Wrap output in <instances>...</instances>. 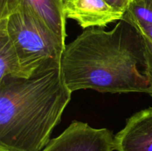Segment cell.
I'll return each instance as SVG.
<instances>
[{"label":"cell","mask_w":152,"mask_h":151,"mask_svg":"<svg viewBox=\"0 0 152 151\" xmlns=\"http://www.w3.org/2000/svg\"><path fill=\"white\" fill-rule=\"evenodd\" d=\"M139 30L141 33L143 34L144 36H145L147 38H149V39L152 41V25L151 26L147 27V28H144V29Z\"/></svg>","instance_id":"7c38bea8"},{"label":"cell","mask_w":152,"mask_h":151,"mask_svg":"<svg viewBox=\"0 0 152 151\" xmlns=\"http://www.w3.org/2000/svg\"><path fill=\"white\" fill-rule=\"evenodd\" d=\"M114 142L117 151H152V107L128 118Z\"/></svg>","instance_id":"52a82bcc"},{"label":"cell","mask_w":152,"mask_h":151,"mask_svg":"<svg viewBox=\"0 0 152 151\" xmlns=\"http://www.w3.org/2000/svg\"><path fill=\"white\" fill-rule=\"evenodd\" d=\"M123 19L142 30L152 25V0H132Z\"/></svg>","instance_id":"9c48e42d"},{"label":"cell","mask_w":152,"mask_h":151,"mask_svg":"<svg viewBox=\"0 0 152 151\" xmlns=\"http://www.w3.org/2000/svg\"><path fill=\"white\" fill-rule=\"evenodd\" d=\"M114 139L108 129L94 128L86 122L74 121L41 151H113Z\"/></svg>","instance_id":"277c9868"},{"label":"cell","mask_w":152,"mask_h":151,"mask_svg":"<svg viewBox=\"0 0 152 151\" xmlns=\"http://www.w3.org/2000/svg\"><path fill=\"white\" fill-rule=\"evenodd\" d=\"M4 21L24 73L30 77L41 67L61 63L65 41L29 7L21 5Z\"/></svg>","instance_id":"3957f363"},{"label":"cell","mask_w":152,"mask_h":151,"mask_svg":"<svg viewBox=\"0 0 152 151\" xmlns=\"http://www.w3.org/2000/svg\"><path fill=\"white\" fill-rule=\"evenodd\" d=\"M21 5L32 9L65 41L67 18L64 11V0H0V19H7Z\"/></svg>","instance_id":"8992f818"},{"label":"cell","mask_w":152,"mask_h":151,"mask_svg":"<svg viewBox=\"0 0 152 151\" xmlns=\"http://www.w3.org/2000/svg\"><path fill=\"white\" fill-rule=\"evenodd\" d=\"M7 76L29 78L22 70L19 56L7 34L5 23L0 20V79Z\"/></svg>","instance_id":"ba28073f"},{"label":"cell","mask_w":152,"mask_h":151,"mask_svg":"<svg viewBox=\"0 0 152 151\" xmlns=\"http://www.w3.org/2000/svg\"><path fill=\"white\" fill-rule=\"evenodd\" d=\"M71 94L58 62L41 67L29 78L0 79V151H41Z\"/></svg>","instance_id":"7a4b0ae2"},{"label":"cell","mask_w":152,"mask_h":151,"mask_svg":"<svg viewBox=\"0 0 152 151\" xmlns=\"http://www.w3.org/2000/svg\"><path fill=\"white\" fill-rule=\"evenodd\" d=\"M142 33L125 19L111 30L85 29L66 44L61 60L63 81L71 92L148 93Z\"/></svg>","instance_id":"6da1fadb"},{"label":"cell","mask_w":152,"mask_h":151,"mask_svg":"<svg viewBox=\"0 0 152 151\" xmlns=\"http://www.w3.org/2000/svg\"><path fill=\"white\" fill-rule=\"evenodd\" d=\"M105 1L111 7L124 13L127 11L131 3L132 2V0H105Z\"/></svg>","instance_id":"8fae6325"},{"label":"cell","mask_w":152,"mask_h":151,"mask_svg":"<svg viewBox=\"0 0 152 151\" xmlns=\"http://www.w3.org/2000/svg\"><path fill=\"white\" fill-rule=\"evenodd\" d=\"M64 11L67 19L75 20L83 29L105 28L125 14L105 0H64Z\"/></svg>","instance_id":"5b68a950"},{"label":"cell","mask_w":152,"mask_h":151,"mask_svg":"<svg viewBox=\"0 0 152 151\" xmlns=\"http://www.w3.org/2000/svg\"><path fill=\"white\" fill-rule=\"evenodd\" d=\"M145 47V75L148 80V93L152 97V41L142 34Z\"/></svg>","instance_id":"30bf717a"}]
</instances>
